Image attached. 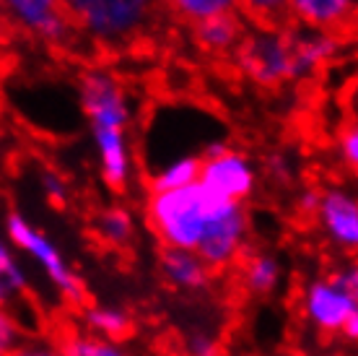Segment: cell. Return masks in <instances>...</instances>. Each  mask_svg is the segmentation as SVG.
I'll return each instance as SVG.
<instances>
[{
    "instance_id": "1",
    "label": "cell",
    "mask_w": 358,
    "mask_h": 356,
    "mask_svg": "<svg viewBox=\"0 0 358 356\" xmlns=\"http://www.w3.org/2000/svg\"><path fill=\"white\" fill-rule=\"evenodd\" d=\"M229 200L218 198L200 179L182 190L159 193L148 200V221L164 247L195 252L208 224L224 211Z\"/></svg>"
},
{
    "instance_id": "2",
    "label": "cell",
    "mask_w": 358,
    "mask_h": 356,
    "mask_svg": "<svg viewBox=\"0 0 358 356\" xmlns=\"http://www.w3.org/2000/svg\"><path fill=\"white\" fill-rule=\"evenodd\" d=\"M159 0H63L71 27L101 45H122L135 39L156 13Z\"/></svg>"
},
{
    "instance_id": "3",
    "label": "cell",
    "mask_w": 358,
    "mask_h": 356,
    "mask_svg": "<svg viewBox=\"0 0 358 356\" xmlns=\"http://www.w3.org/2000/svg\"><path fill=\"white\" fill-rule=\"evenodd\" d=\"M304 315L322 333H343L358 338V268H341L327 278H317L304 292Z\"/></svg>"
},
{
    "instance_id": "4",
    "label": "cell",
    "mask_w": 358,
    "mask_h": 356,
    "mask_svg": "<svg viewBox=\"0 0 358 356\" xmlns=\"http://www.w3.org/2000/svg\"><path fill=\"white\" fill-rule=\"evenodd\" d=\"M6 234H8V245H16L29 260H34L42 268L47 281L71 302H81L83 286L81 278L76 276V271L68 266L65 255L60 247L47 237L42 229H36L34 224H29L21 214H10L6 219Z\"/></svg>"
},
{
    "instance_id": "5",
    "label": "cell",
    "mask_w": 358,
    "mask_h": 356,
    "mask_svg": "<svg viewBox=\"0 0 358 356\" xmlns=\"http://www.w3.org/2000/svg\"><path fill=\"white\" fill-rule=\"evenodd\" d=\"M234 53H236L242 71L257 83L275 86L280 81L294 78L291 36L283 29L260 27L257 32H250L242 36V42Z\"/></svg>"
},
{
    "instance_id": "6",
    "label": "cell",
    "mask_w": 358,
    "mask_h": 356,
    "mask_svg": "<svg viewBox=\"0 0 358 356\" xmlns=\"http://www.w3.org/2000/svg\"><path fill=\"white\" fill-rule=\"evenodd\" d=\"M244 242H247V214L242 203H231L208 224L195 252L210 271H221L242 255Z\"/></svg>"
},
{
    "instance_id": "7",
    "label": "cell",
    "mask_w": 358,
    "mask_h": 356,
    "mask_svg": "<svg viewBox=\"0 0 358 356\" xmlns=\"http://www.w3.org/2000/svg\"><path fill=\"white\" fill-rule=\"evenodd\" d=\"M200 182L229 203H244L255 190V170L247 156L224 149L221 153L203 159Z\"/></svg>"
},
{
    "instance_id": "8",
    "label": "cell",
    "mask_w": 358,
    "mask_h": 356,
    "mask_svg": "<svg viewBox=\"0 0 358 356\" xmlns=\"http://www.w3.org/2000/svg\"><path fill=\"white\" fill-rule=\"evenodd\" d=\"M317 216H320V224L327 232V237L338 247H358V203L350 193H345V190H324V193H320Z\"/></svg>"
},
{
    "instance_id": "9",
    "label": "cell",
    "mask_w": 358,
    "mask_h": 356,
    "mask_svg": "<svg viewBox=\"0 0 358 356\" xmlns=\"http://www.w3.org/2000/svg\"><path fill=\"white\" fill-rule=\"evenodd\" d=\"M0 3L21 27L47 42H60L71 29V21L65 18L63 11V0H0Z\"/></svg>"
},
{
    "instance_id": "10",
    "label": "cell",
    "mask_w": 358,
    "mask_h": 356,
    "mask_svg": "<svg viewBox=\"0 0 358 356\" xmlns=\"http://www.w3.org/2000/svg\"><path fill=\"white\" fill-rule=\"evenodd\" d=\"M288 13L312 32L332 34L356 13V0H288Z\"/></svg>"
},
{
    "instance_id": "11",
    "label": "cell",
    "mask_w": 358,
    "mask_h": 356,
    "mask_svg": "<svg viewBox=\"0 0 358 356\" xmlns=\"http://www.w3.org/2000/svg\"><path fill=\"white\" fill-rule=\"evenodd\" d=\"M162 276L166 278V284L179 289V292H203L210 284L213 271L203 263V258L197 252L164 247Z\"/></svg>"
},
{
    "instance_id": "12",
    "label": "cell",
    "mask_w": 358,
    "mask_h": 356,
    "mask_svg": "<svg viewBox=\"0 0 358 356\" xmlns=\"http://www.w3.org/2000/svg\"><path fill=\"white\" fill-rule=\"evenodd\" d=\"M192 34H195V42L200 50L215 55H226L234 53L244 32V21L239 11H231V13H221V16H210L192 24Z\"/></svg>"
},
{
    "instance_id": "13",
    "label": "cell",
    "mask_w": 358,
    "mask_h": 356,
    "mask_svg": "<svg viewBox=\"0 0 358 356\" xmlns=\"http://www.w3.org/2000/svg\"><path fill=\"white\" fill-rule=\"evenodd\" d=\"M335 47H338L335 36L324 34V32H309L306 36H291V68H294V78L317 71L320 65H324L332 57Z\"/></svg>"
},
{
    "instance_id": "14",
    "label": "cell",
    "mask_w": 358,
    "mask_h": 356,
    "mask_svg": "<svg viewBox=\"0 0 358 356\" xmlns=\"http://www.w3.org/2000/svg\"><path fill=\"white\" fill-rule=\"evenodd\" d=\"M200 167H203L200 156H177V159L166 161L162 170H156L151 174V196L182 190V187L197 182L200 179Z\"/></svg>"
},
{
    "instance_id": "15",
    "label": "cell",
    "mask_w": 358,
    "mask_h": 356,
    "mask_svg": "<svg viewBox=\"0 0 358 356\" xmlns=\"http://www.w3.org/2000/svg\"><path fill=\"white\" fill-rule=\"evenodd\" d=\"M83 325L86 333L96 336L104 341H120L130 333V317L125 310L120 307H109V304H94L83 312Z\"/></svg>"
},
{
    "instance_id": "16",
    "label": "cell",
    "mask_w": 358,
    "mask_h": 356,
    "mask_svg": "<svg viewBox=\"0 0 358 356\" xmlns=\"http://www.w3.org/2000/svg\"><path fill=\"white\" fill-rule=\"evenodd\" d=\"M280 284V263L273 255H255L244 263V286L252 294H270Z\"/></svg>"
},
{
    "instance_id": "17",
    "label": "cell",
    "mask_w": 358,
    "mask_h": 356,
    "mask_svg": "<svg viewBox=\"0 0 358 356\" xmlns=\"http://www.w3.org/2000/svg\"><path fill=\"white\" fill-rule=\"evenodd\" d=\"M174 16H179L187 24H197L203 18L221 16V13H231L236 11L239 0H166Z\"/></svg>"
},
{
    "instance_id": "18",
    "label": "cell",
    "mask_w": 358,
    "mask_h": 356,
    "mask_svg": "<svg viewBox=\"0 0 358 356\" xmlns=\"http://www.w3.org/2000/svg\"><path fill=\"white\" fill-rule=\"evenodd\" d=\"M239 8L257 27H268V29H280L283 21L291 18V13H288V0H239L236 11Z\"/></svg>"
},
{
    "instance_id": "19",
    "label": "cell",
    "mask_w": 358,
    "mask_h": 356,
    "mask_svg": "<svg viewBox=\"0 0 358 356\" xmlns=\"http://www.w3.org/2000/svg\"><path fill=\"white\" fill-rule=\"evenodd\" d=\"M63 356H127V351L115 341L96 338L91 333H71L60 348Z\"/></svg>"
},
{
    "instance_id": "20",
    "label": "cell",
    "mask_w": 358,
    "mask_h": 356,
    "mask_svg": "<svg viewBox=\"0 0 358 356\" xmlns=\"http://www.w3.org/2000/svg\"><path fill=\"white\" fill-rule=\"evenodd\" d=\"M133 229H135L133 219H130V214L122 211V208H109V211H104V214L99 216L96 232H99V237L107 242V245H112V247L127 245V242L133 240Z\"/></svg>"
},
{
    "instance_id": "21",
    "label": "cell",
    "mask_w": 358,
    "mask_h": 356,
    "mask_svg": "<svg viewBox=\"0 0 358 356\" xmlns=\"http://www.w3.org/2000/svg\"><path fill=\"white\" fill-rule=\"evenodd\" d=\"M0 276L8 281V286L13 289V294H27L29 289V276L24 271V263L18 260V255L13 252L6 240H0Z\"/></svg>"
},
{
    "instance_id": "22",
    "label": "cell",
    "mask_w": 358,
    "mask_h": 356,
    "mask_svg": "<svg viewBox=\"0 0 358 356\" xmlns=\"http://www.w3.org/2000/svg\"><path fill=\"white\" fill-rule=\"evenodd\" d=\"M221 354V346L218 341L206 333V330H197L187 338V356H218Z\"/></svg>"
},
{
    "instance_id": "23",
    "label": "cell",
    "mask_w": 358,
    "mask_h": 356,
    "mask_svg": "<svg viewBox=\"0 0 358 356\" xmlns=\"http://www.w3.org/2000/svg\"><path fill=\"white\" fill-rule=\"evenodd\" d=\"M18 346V325L6 310H0V356H8Z\"/></svg>"
},
{
    "instance_id": "24",
    "label": "cell",
    "mask_w": 358,
    "mask_h": 356,
    "mask_svg": "<svg viewBox=\"0 0 358 356\" xmlns=\"http://www.w3.org/2000/svg\"><path fill=\"white\" fill-rule=\"evenodd\" d=\"M42 190H45V196L50 198L52 205H65V200H68V187L60 179V174H55V172L42 174Z\"/></svg>"
},
{
    "instance_id": "25",
    "label": "cell",
    "mask_w": 358,
    "mask_h": 356,
    "mask_svg": "<svg viewBox=\"0 0 358 356\" xmlns=\"http://www.w3.org/2000/svg\"><path fill=\"white\" fill-rule=\"evenodd\" d=\"M341 156L343 161H348L350 170L358 167V130L356 128H348L341 138Z\"/></svg>"
},
{
    "instance_id": "26",
    "label": "cell",
    "mask_w": 358,
    "mask_h": 356,
    "mask_svg": "<svg viewBox=\"0 0 358 356\" xmlns=\"http://www.w3.org/2000/svg\"><path fill=\"white\" fill-rule=\"evenodd\" d=\"M8 356H63L57 348L50 346H16Z\"/></svg>"
},
{
    "instance_id": "27",
    "label": "cell",
    "mask_w": 358,
    "mask_h": 356,
    "mask_svg": "<svg viewBox=\"0 0 358 356\" xmlns=\"http://www.w3.org/2000/svg\"><path fill=\"white\" fill-rule=\"evenodd\" d=\"M16 299V294H13V289L8 286V281L0 276V310H6L10 302Z\"/></svg>"
},
{
    "instance_id": "28",
    "label": "cell",
    "mask_w": 358,
    "mask_h": 356,
    "mask_svg": "<svg viewBox=\"0 0 358 356\" xmlns=\"http://www.w3.org/2000/svg\"><path fill=\"white\" fill-rule=\"evenodd\" d=\"M317 205H320V193H306L304 198H301V208H304L306 214H317Z\"/></svg>"
}]
</instances>
